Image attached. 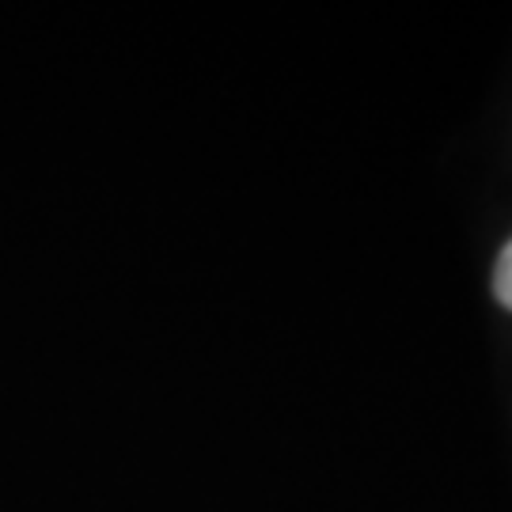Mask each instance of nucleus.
<instances>
[{
  "mask_svg": "<svg viewBox=\"0 0 512 512\" xmlns=\"http://www.w3.org/2000/svg\"><path fill=\"white\" fill-rule=\"evenodd\" d=\"M494 293L497 300L512 311V239L505 243V251L497 258V270H494Z\"/></svg>",
  "mask_w": 512,
  "mask_h": 512,
  "instance_id": "obj_1",
  "label": "nucleus"
}]
</instances>
